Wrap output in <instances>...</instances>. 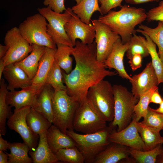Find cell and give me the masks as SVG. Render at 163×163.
Returning <instances> with one entry per match:
<instances>
[{"mask_svg": "<svg viewBox=\"0 0 163 163\" xmlns=\"http://www.w3.org/2000/svg\"><path fill=\"white\" fill-rule=\"evenodd\" d=\"M76 2V4H79L82 0H75Z\"/></svg>", "mask_w": 163, "mask_h": 163, "instance_id": "51", "label": "cell"}, {"mask_svg": "<svg viewBox=\"0 0 163 163\" xmlns=\"http://www.w3.org/2000/svg\"><path fill=\"white\" fill-rule=\"evenodd\" d=\"M61 69L54 60L46 79L45 84L50 85L54 91L61 90L66 91V87L63 83V76Z\"/></svg>", "mask_w": 163, "mask_h": 163, "instance_id": "34", "label": "cell"}, {"mask_svg": "<svg viewBox=\"0 0 163 163\" xmlns=\"http://www.w3.org/2000/svg\"><path fill=\"white\" fill-rule=\"evenodd\" d=\"M54 91L49 85L45 84L37 95L32 107L53 123L52 100Z\"/></svg>", "mask_w": 163, "mask_h": 163, "instance_id": "20", "label": "cell"}, {"mask_svg": "<svg viewBox=\"0 0 163 163\" xmlns=\"http://www.w3.org/2000/svg\"><path fill=\"white\" fill-rule=\"evenodd\" d=\"M56 49L46 47L45 52L39 62L37 73L31 80V87L41 89L45 84L46 77L54 60Z\"/></svg>", "mask_w": 163, "mask_h": 163, "instance_id": "21", "label": "cell"}, {"mask_svg": "<svg viewBox=\"0 0 163 163\" xmlns=\"http://www.w3.org/2000/svg\"><path fill=\"white\" fill-rule=\"evenodd\" d=\"M118 11L110 10L100 16L98 20L119 35L123 43H128L136 32V27L146 20V12L142 8L122 5Z\"/></svg>", "mask_w": 163, "mask_h": 163, "instance_id": "2", "label": "cell"}, {"mask_svg": "<svg viewBox=\"0 0 163 163\" xmlns=\"http://www.w3.org/2000/svg\"><path fill=\"white\" fill-rule=\"evenodd\" d=\"M104 0H98L99 3L101 4L102 2Z\"/></svg>", "mask_w": 163, "mask_h": 163, "instance_id": "52", "label": "cell"}, {"mask_svg": "<svg viewBox=\"0 0 163 163\" xmlns=\"http://www.w3.org/2000/svg\"><path fill=\"white\" fill-rule=\"evenodd\" d=\"M59 161L68 163H84L85 158L76 146L59 150L55 154Z\"/></svg>", "mask_w": 163, "mask_h": 163, "instance_id": "36", "label": "cell"}, {"mask_svg": "<svg viewBox=\"0 0 163 163\" xmlns=\"http://www.w3.org/2000/svg\"><path fill=\"white\" fill-rule=\"evenodd\" d=\"M47 130L40 133L39 142L35 150L30 151L29 155L34 163H56L59 161L56 155L50 149L47 142Z\"/></svg>", "mask_w": 163, "mask_h": 163, "instance_id": "22", "label": "cell"}, {"mask_svg": "<svg viewBox=\"0 0 163 163\" xmlns=\"http://www.w3.org/2000/svg\"><path fill=\"white\" fill-rule=\"evenodd\" d=\"M162 101L159 104V107L156 109H154L156 112L163 114V97H162Z\"/></svg>", "mask_w": 163, "mask_h": 163, "instance_id": "49", "label": "cell"}, {"mask_svg": "<svg viewBox=\"0 0 163 163\" xmlns=\"http://www.w3.org/2000/svg\"><path fill=\"white\" fill-rule=\"evenodd\" d=\"M46 21L39 13L27 18L18 28L23 37L30 44L56 49V44L47 33Z\"/></svg>", "mask_w": 163, "mask_h": 163, "instance_id": "7", "label": "cell"}, {"mask_svg": "<svg viewBox=\"0 0 163 163\" xmlns=\"http://www.w3.org/2000/svg\"><path fill=\"white\" fill-rule=\"evenodd\" d=\"M129 80L133 94L139 98L142 94L159 85L158 80L151 62L147 63L140 73L131 77Z\"/></svg>", "mask_w": 163, "mask_h": 163, "instance_id": "15", "label": "cell"}, {"mask_svg": "<svg viewBox=\"0 0 163 163\" xmlns=\"http://www.w3.org/2000/svg\"><path fill=\"white\" fill-rule=\"evenodd\" d=\"M10 153L8 155V163H31L32 159L28 155L30 150L25 143L14 142L10 143Z\"/></svg>", "mask_w": 163, "mask_h": 163, "instance_id": "29", "label": "cell"}, {"mask_svg": "<svg viewBox=\"0 0 163 163\" xmlns=\"http://www.w3.org/2000/svg\"><path fill=\"white\" fill-rule=\"evenodd\" d=\"M26 119L29 128L36 136H39L40 133L47 130L52 125V123L43 115L31 107Z\"/></svg>", "mask_w": 163, "mask_h": 163, "instance_id": "27", "label": "cell"}, {"mask_svg": "<svg viewBox=\"0 0 163 163\" xmlns=\"http://www.w3.org/2000/svg\"><path fill=\"white\" fill-rule=\"evenodd\" d=\"M3 74L8 83L7 86L8 91L18 88L24 89L32 84L31 80L26 73L14 63L6 66Z\"/></svg>", "mask_w": 163, "mask_h": 163, "instance_id": "19", "label": "cell"}, {"mask_svg": "<svg viewBox=\"0 0 163 163\" xmlns=\"http://www.w3.org/2000/svg\"><path fill=\"white\" fill-rule=\"evenodd\" d=\"M107 121L91 102L86 98L79 104L74 117V130L83 134H90L105 129Z\"/></svg>", "mask_w": 163, "mask_h": 163, "instance_id": "6", "label": "cell"}, {"mask_svg": "<svg viewBox=\"0 0 163 163\" xmlns=\"http://www.w3.org/2000/svg\"><path fill=\"white\" fill-rule=\"evenodd\" d=\"M142 40L147 47L151 58V63L158 78L159 85L163 83V62L160 58L156 49V45L147 35L142 34Z\"/></svg>", "mask_w": 163, "mask_h": 163, "instance_id": "32", "label": "cell"}, {"mask_svg": "<svg viewBox=\"0 0 163 163\" xmlns=\"http://www.w3.org/2000/svg\"><path fill=\"white\" fill-rule=\"evenodd\" d=\"M31 107L27 106L18 109H14V112L8 119L7 124L9 128L18 133L24 141L29 147L30 151L37 147L38 138L30 130L26 121V116Z\"/></svg>", "mask_w": 163, "mask_h": 163, "instance_id": "12", "label": "cell"}, {"mask_svg": "<svg viewBox=\"0 0 163 163\" xmlns=\"http://www.w3.org/2000/svg\"><path fill=\"white\" fill-rule=\"evenodd\" d=\"M142 58L140 54L137 53L129 59V63L132 71H134L142 66Z\"/></svg>", "mask_w": 163, "mask_h": 163, "instance_id": "42", "label": "cell"}, {"mask_svg": "<svg viewBox=\"0 0 163 163\" xmlns=\"http://www.w3.org/2000/svg\"><path fill=\"white\" fill-rule=\"evenodd\" d=\"M65 0H44V5L49 6L54 11L59 13L66 9L64 5Z\"/></svg>", "mask_w": 163, "mask_h": 163, "instance_id": "41", "label": "cell"}, {"mask_svg": "<svg viewBox=\"0 0 163 163\" xmlns=\"http://www.w3.org/2000/svg\"><path fill=\"white\" fill-rule=\"evenodd\" d=\"M5 66L2 59L0 60V80L1 79L2 75Z\"/></svg>", "mask_w": 163, "mask_h": 163, "instance_id": "48", "label": "cell"}, {"mask_svg": "<svg viewBox=\"0 0 163 163\" xmlns=\"http://www.w3.org/2000/svg\"><path fill=\"white\" fill-rule=\"evenodd\" d=\"M8 156L6 152L0 151V163H8Z\"/></svg>", "mask_w": 163, "mask_h": 163, "instance_id": "46", "label": "cell"}, {"mask_svg": "<svg viewBox=\"0 0 163 163\" xmlns=\"http://www.w3.org/2000/svg\"><path fill=\"white\" fill-rule=\"evenodd\" d=\"M46 137L49 147L55 154L60 149L76 146V143L70 136L53 124L47 130Z\"/></svg>", "mask_w": 163, "mask_h": 163, "instance_id": "23", "label": "cell"}, {"mask_svg": "<svg viewBox=\"0 0 163 163\" xmlns=\"http://www.w3.org/2000/svg\"><path fill=\"white\" fill-rule=\"evenodd\" d=\"M65 29L74 46L77 39L85 44H91L94 41L95 32L93 25L84 22L74 13L65 25Z\"/></svg>", "mask_w": 163, "mask_h": 163, "instance_id": "13", "label": "cell"}, {"mask_svg": "<svg viewBox=\"0 0 163 163\" xmlns=\"http://www.w3.org/2000/svg\"><path fill=\"white\" fill-rule=\"evenodd\" d=\"M39 13L47 21V33L56 45L61 44L74 47L65 29V25L70 19L73 13L69 7L63 13L56 12L49 6L37 9Z\"/></svg>", "mask_w": 163, "mask_h": 163, "instance_id": "9", "label": "cell"}, {"mask_svg": "<svg viewBox=\"0 0 163 163\" xmlns=\"http://www.w3.org/2000/svg\"><path fill=\"white\" fill-rule=\"evenodd\" d=\"M156 163H163V150L161 153L157 156Z\"/></svg>", "mask_w": 163, "mask_h": 163, "instance_id": "50", "label": "cell"}, {"mask_svg": "<svg viewBox=\"0 0 163 163\" xmlns=\"http://www.w3.org/2000/svg\"><path fill=\"white\" fill-rule=\"evenodd\" d=\"M136 125L139 132L144 144V151L152 150L160 144L163 143V137L160 131L147 126L139 121Z\"/></svg>", "mask_w": 163, "mask_h": 163, "instance_id": "25", "label": "cell"}, {"mask_svg": "<svg viewBox=\"0 0 163 163\" xmlns=\"http://www.w3.org/2000/svg\"><path fill=\"white\" fill-rule=\"evenodd\" d=\"M99 4L98 0H82L71 9L82 21L86 24H91V18L94 13L98 11L101 14Z\"/></svg>", "mask_w": 163, "mask_h": 163, "instance_id": "26", "label": "cell"}, {"mask_svg": "<svg viewBox=\"0 0 163 163\" xmlns=\"http://www.w3.org/2000/svg\"><path fill=\"white\" fill-rule=\"evenodd\" d=\"M129 46L128 42L123 43L121 38L113 45L112 50L104 62L107 68L116 70L119 75L123 79L130 80L131 77L127 73L124 67L123 58Z\"/></svg>", "mask_w": 163, "mask_h": 163, "instance_id": "16", "label": "cell"}, {"mask_svg": "<svg viewBox=\"0 0 163 163\" xmlns=\"http://www.w3.org/2000/svg\"><path fill=\"white\" fill-rule=\"evenodd\" d=\"M4 42L8 49L5 56L1 59L5 66L22 60L32 50V45L23 37L18 28L16 27L7 31Z\"/></svg>", "mask_w": 163, "mask_h": 163, "instance_id": "10", "label": "cell"}, {"mask_svg": "<svg viewBox=\"0 0 163 163\" xmlns=\"http://www.w3.org/2000/svg\"><path fill=\"white\" fill-rule=\"evenodd\" d=\"M143 37L134 34L129 41V46L126 52V56L129 59L134 55L139 53L143 58L149 55L148 50L142 40Z\"/></svg>", "mask_w": 163, "mask_h": 163, "instance_id": "35", "label": "cell"}, {"mask_svg": "<svg viewBox=\"0 0 163 163\" xmlns=\"http://www.w3.org/2000/svg\"><path fill=\"white\" fill-rule=\"evenodd\" d=\"M72 55L75 61L74 69L69 73L62 72L67 94L80 104L87 97L89 88L107 76L117 72L106 69L104 62L97 58L96 43L85 44L77 40Z\"/></svg>", "mask_w": 163, "mask_h": 163, "instance_id": "1", "label": "cell"}, {"mask_svg": "<svg viewBox=\"0 0 163 163\" xmlns=\"http://www.w3.org/2000/svg\"><path fill=\"white\" fill-rule=\"evenodd\" d=\"M114 130L109 126L94 133L80 134L74 130H67L66 133L76 143V147L84 157L85 162L93 163L97 156L110 143V135Z\"/></svg>", "mask_w": 163, "mask_h": 163, "instance_id": "3", "label": "cell"}, {"mask_svg": "<svg viewBox=\"0 0 163 163\" xmlns=\"http://www.w3.org/2000/svg\"><path fill=\"white\" fill-rule=\"evenodd\" d=\"M2 135L0 134V151H7V149L9 150L10 142L4 140Z\"/></svg>", "mask_w": 163, "mask_h": 163, "instance_id": "44", "label": "cell"}, {"mask_svg": "<svg viewBox=\"0 0 163 163\" xmlns=\"http://www.w3.org/2000/svg\"><path fill=\"white\" fill-rule=\"evenodd\" d=\"M123 0H104L100 7L101 15L106 14L113 8L121 7L122 2Z\"/></svg>", "mask_w": 163, "mask_h": 163, "instance_id": "40", "label": "cell"}, {"mask_svg": "<svg viewBox=\"0 0 163 163\" xmlns=\"http://www.w3.org/2000/svg\"><path fill=\"white\" fill-rule=\"evenodd\" d=\"M79 104L66 91H55L52 100V123L65 134L67 130H74L73 120Z\"/></svg>", "mask_w": 163, "mask_h": 163, "instance_id": "5", "label": "cell"}, {"mask_svg": "<svg viewBox=\"0 0 163 163\" xmlns=\"http://www.w3.org/2000/svg\"><path fill=\"white\" fill-rule=\"evenodd\" d=\"M8 49L7 46L0 44V59L3 58L6 55Z\"/></svg>", "mask_w": 163, "mask_h": 163, "instance_id": "47", "label": "cell"}, {"mask_svg": "<svg viewBox=\"0 0 163 163\" xmlns=\"http://www.w3.org/2000/svg\"><path fill=\"white\" fill-rule=\"evenodd\" d=\"M0 134L5 135L6 133V119H9L13 114L11 107L7 104L6 97L8 90L7 85L3 78L0 80Z\"/></svg>", "mask_w": 163, "mask_h": 163, "instance_id": "31", "label": "cell"}, {"mask_svg": "<svg viewBox=\"0 0 163 163\" xmlns=\"http://www.w3.org/2000/svg\"><path fill=\"white\" fill-rule=\"evenodd\" d=\"M162 101V98L158 91V88L152 94L150 98V103L160 104Z\"/></svg>", "mask_w": 163, "mask_h": 163, "instance_id": "43", "label": "cell"}, {"mask_svg": "<svg viewBox=\"0 0 163 163\" xmlns=\"http://www.w3.org/2000/svg\"><path fill=\"white\" fill-rule=\"evenodd\" d=\"M129 147L110 142L106 148L95 158L93 163H117L123 160L133 162L130 157Z\"/></svg>", "mask_w": 163, "mask_h": 163, "instance_id": "17", "label": "cell"}, {"mask_svg": "<svg viewBox=\"0 0 163 163\" xmlns=\"http://www.w3.org/2000/svg\"><path fill=\"white\" fill-rule=\"evenodd\" d=\"M136 32L149 36L157 45L158 48V55L163 62V21H158L157 26L154 28L141 24Z\"/></svg>", "mask_w": 163, "mask_h": 163, "instance_id": "28", "label": "cell"}, {"mask_svg": "<svg viewBox=\"0 0 163 163\" xmlns=\"http://www.w3.org/2000/svg\"><path fill=\"white\" fill-rule=\"evenodd\" d=\"M91 21L95 32L94 41L96 45L97 59L100 62H104L111 52L114 44L120 37L98 20Z\"/></svg>", "mask_w": 163, "mask_h": 163, "instance_id": "11", "label": "cell"}, {"mask_svg": "<svg viewBox=\"0 0 163 163\" xmlns=\"http://www.w3.org/2000/svg\"><path fill=\"white\" fill-rule=\"evenodd\" d=\"M54 55V60L67 74L72 70L73 59L70 55L72 54L73 47L58 44Z\"/></svg>", "mask_w": 163, "mask_h": 163, "instance_id": "30", "label": "cell"}, {"mask_svg": "<svg viewBox=\"0 0 163 163\" xmlns=\"http://www.w3.org/2000/svg\"><path fill=\"white\" fill-rule=\"evenodd\" d=\"M146 20L149 22L153 21H163V0L157 6L152 8L146 12Z\"/></svg>", "mask_w": 163, "mask_h": 163, "instance_id": "39", "label": "cell"}, {"mask_svg": "<svg viewBox=\"0 0 163 163\" xmlns=\"http://www.w3.org/2000/svg\"><path fill=\"white\" fill-rule=\"evenodd\" d=\"M163 150V146L162 143L148 151L139 150L129 148V152L135 163H155L157 156Z\"/></svg>", "mask_w": 163, "mask_h": 163, "instance_id": "33", "label": "cell"}, {"mask_svg": "<svg viewBox=\"0 0 163 163\" xmlns=\"http://www.w3.org/2000/svg\"><path fill=\"white\" fill-rule=\"evenodd\" d=\"M162 90L163 91V87H162Z\"/></svg>", "mask_w": 163, "mask_h": 163, "instance_id": "53", "label": "cell"}, {"mask_svg": "<svg viewBox=\"0 0 163 163\" xmlns=\"http://www.w3.org/2000/svg\"><path fill=\"white\" fill-rule=\"evenodd\" d=\"M30 54L22 60L15 64L22 69L32 80L35 76L40 60L45 52L46 47L33 44Z\"/></svg>", "mask_w": 163, "mask_h": 163, "instance_id": "24", "label": "cell"}, {"mask_svg": "<svg viewBox=\"0 0 163 163\" xmlns=\"http://www.w3.org/2000/svg\"><path fill=\"white\" fill-rule=\"evenodd\" d=\"M137 122L134 115L132 121L126 127L120 131L115 130L110 134V141L133 149L144 151V144L137 128Z\"/></svg>", "mask_w": 163, "mask_h": 163, "instance_id": "14", "label": "cell"}, {"mask_svg": "<svg viewBox=\"0 0 163 163\" xmlns=\"http://www.w3.org/2000/svg\"><path fill=\"white\" fill-rule=\"evenodd\" d=\"M140 122L149 127L160 131L163 128V114L149 107L148 113Z\"/></svg>", "mask_w": 163, "mask_h": 163, "instance_id": "38", "label": "cell"}, {"mask_svg": "<svg viewBox=\"0 0 163 163\" xmlns=\"http://www.w3.org/2000/svg\"><path fill=\"white\" fill-rule=\"evenodd\" d=\"M86 98L107 122L114 118V99L113 86L104 79L89 89Z\"/></svg>", "mask_w": 163, "mask_h": 163, "instance_id": "8", "label": "cell"}, {"mask_svg": "<svg viewBox=\"0 0 163 163\" xmlns=\"http://www.w3.org/2000/svg\"><path fill=\"white\" fill-rule=\"evenodd\" d=\"M158 88L157 86L154 87L140 96L134 109V115L137 121H139L142 117L144 118L146 115L150 103L151 96L152 93Z\"/></svg>", "mask_w": 163, "mask_h": 163, "instance_id": "37", "label": "cell"}, {"mask_svg": "<svg viewBox=\"0 0 163 163\" xmlns=\"http://www.w3.org/2000/svg\"><path fill=\"white\" fill-rule=\"evenodd\" d=\"M160 0H124L127 3L132 5H137L150 2H158Z\"/></svg>", "mask_w": 163, "mask_h": 163, "instance_id": "45", "label": "cell"}, {"mask_svg": "<svg viewBox=\"0 0 163 163\" xmlns=\"http://www.w3.org/2000/svg\"><path fill=\"white\" fill-rule=\"evenodd\" d=\"M162 130H163V128H162Z\"/></svg>", "mask_w": 163, "mask_h": 163, "instance_id": "54", "label": "cell"}, {"mask_svg": "<svg viewBox=\"0 0 163 163\" xmlns=\"http://www.w3.org/2000/svg\"><path fill=\"white\" fill-rule=\"evenodd\" d=\"M114 96V116L109 126L117 131L126 127L132 121L134 115V109L139 98L136 97L125 87L121 85L113 86Z\"/></svg>", "mask_w": 163, "mask_h": 163, "instance_id": "4", "label": "cell"}, {"mask_svg": "<svg viewBox=\"0 0 163 163\" xmlns=\"http://www.w3.org/2000/svg\"><path fill=\"white\" fill-rule=\"evenodd\" d=\"M42 88H36L30 86L19 91H8L6 97L7 104L16 109L27 106L32 107Z\"/></svg>", "mask_w": 163, "mask_h": 163, "instance_id": "18", "label": "cell"}]
</instances>
